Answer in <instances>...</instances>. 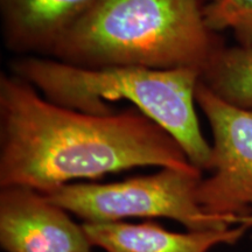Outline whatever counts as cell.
Instances as JSON below:
<instances>
[{
    "mask_svg": "<svg viewBox=\"0 0 252 252\" xmlns=\"http://www.w3.org/2000/svg\"><path fill=\"white\" fill-rule=\"evenodd\" d=\"M146 166L198 169L180 144L138 109L81 112L52 103L14 74H0L1 188L48 194L77 179Z\"/></svg>",
    "mask_w": 252,
    "mask_h": 252,
    "instance_id": "cell-1",
    "label": "cell"
},
{
    "mask_svg": "<svg viewBox=\"0 0 252 252\" xmlns=\"http://www.w3.org/2000/svg\"><path fill=\"white\" fill-rule=\"evenodd\" d=\"M224 46L208 26L204 0H98L48 56L88 69H190L201 76Z\"/></svg>",
    "mask_w": 252,
    "mask_h": 252,
    "instance_id": "cell-2",
    "label": "cell"
},
{
    "mask_svg": "<svg viewBox=\"0 0 252 252\" xmlns=\"http://www.w3.org/2000/svg\"><path fill=\"white\" fill-rule=\"evenodd\" d=\"M9 67L46 99L68 109L110 115L113 111L109 102L128 100L180 144L191 165L209 171L212 146L201 132L195 110L200 72L140 67L88 69L32 55L19 56Z\"/></svg>",
    "mask_w": 252,
    "mask_h": 252,
    "instance_id": "cell-3",
    "label": "cell"
},
{
    "mask_svg": "<svg viewBox=\"0 0 252 252\" xmlns=\"http://www.w3.org/2000/svg\"><path fill=\"white\" fill-rule=\"evenodd\" d=\"M202 171L161 168L151 175L110 184H68L46 195L84 222H118L128 217H166L189 231L230 228L209 216L197 201Z\"/></svg>",
    "mask_w": 252,
    "mask_h": 252,
    "instance_id": "cell-4",
    "label": "cell"
},
{
    "mask_svg": "<svg viewBox=\"0 0 252 252\" xmlns=\"http://www.w3.org/2000/svg\"><path fill=\"white\" fill-rule=\"evenodd\" d=\"M195 103L213 132L209 178L197 188V201L209 216L230 225L252 226V110L237 108L198 80Z\"/></svg>",
    "mask_w": 252,
    "mask_h": 252,
    "instance_id": "cell-5",
    "label": "cell"
},
{
    "mask_svg": "<svg viewBox=\"0 0 252 252\" xmlns=\"http://www.w3.org/2000/svg\"><path fill=\"white\" fill-rule=\"evenodd\" d=\"M67 210L24 187L0 191V244L6 252H93V244Z\"/></svg>",
    "mask_w": 252,
    "mask_h": 252,
    "instance_id": "cell-6",
    "label": "cell"
},
{
    "mask_svg": "<svg viewBox=\"0 0 252 252\" xmlns=\"http://www.w3.org/2000/svg\"><path fill=\"white\" fill-rule=\"evenodd\" d=\"M98 0H0L4 45L21 56L49 55L64 32Z\"/></svg>",
    "mask_w": 252,
    "mask_h": 252,
    "instance_id": "cell-7",
    "label": "cell"
},
{
    "mask_svg": "<svg viewBox=\"0 0 252 252\" xmlns=\"http://www.w3.org/2000/svg\"><path fill=\"white\" fill-rule=\"evenodd\" d=\"M84 231L93 247L105 252H209L220 244H235L249 226L174 232L152 220L131 224L118 222H84Z\"/></svg>",
    "mask_w": 252,
    "mask_h": 252,
    "instance_id": "cell-8",
    "label": "cell"
},
{
    "mask_svg": "<svg viewBox=\"0 0 252 252\" xmlns=\"http://www.w3.org/2000/svg\"><path fill=\"white\" fill-rule=\"evenodd\" d=\"M200 81L224 102L252 110V46L222 47L204 68Z\"/></svg>",
    "mask_w": 252,
    "mask_h": 252,
    "instance_id": "cell-9",
    "label": "cell"
},
{
    "mask_svg": "<svg viewBox=\"0 0 252 252\" xmlns=\"http://www.w3.org/2000/svg\"><path fill=\"white\" fill-rule=\"evenodd\" d=\"M204 17L214 32L231 31L239 46H252V0H204Z\"/></svg>",
    "mask_w": 252,
    "mask_h": 252,
    "instance_id": "cell-10",
    "label": "cell"
}]
</instances>
